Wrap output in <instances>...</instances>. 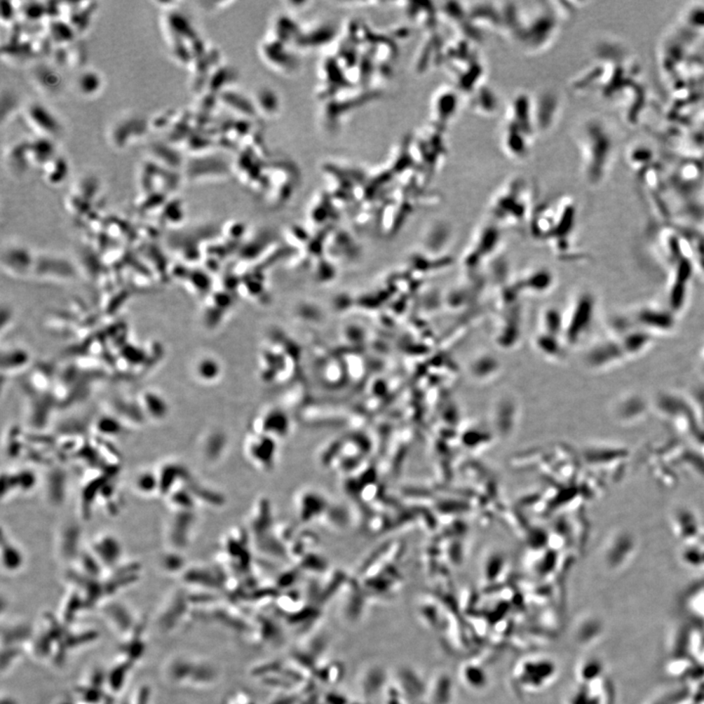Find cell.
<instances>
[{
  "label": "cell",
  "instance_id": "30bf717a",
  "mask_svg": "<svg viewBox=\"0 0 704 704\" xmlns=\"http://www.w3.org/2000/svg\"><path fill=\"white\" fill-rule=\"evenodd\" d=\"M22 654H23V649L22 647H2V654H1V672L2 674H5V672L9 671L10 669L13 668L15 663L21 658Z\"/></svg>",
  "mask_w": 704,
  "mask_h": 704
},
{
  "label": "cell",
  "instance_id": "5b68a950",
  "mask_svg": "<svg viewBox=\"0 0 704 704\" xmlns=\"http://www.w3.org/2000/svg\"><path fill=\"white\" fill-rule=\"evenodd\" d=\"M93 550L94 556L105 567H114L120 562L121 546L111 535H99L93 541Z\"/></svg>",
  "mask_w": 704,
  "mask_h": 704
},
{
  "label": "cell",
  "instance_id": "6da1fadb",
  "mask_svg": "<svg viewBox=\"0 0 704 704\" xmlns=\"http://www.w3.org/2000/svg\"><path fill=\"white\" fill-rule=\"evenodd\" d=\"M165 680L175 686H208L217 680V670L212 664L186 656H175L163 668Z\"/></svg>",
  "mask_w": 704,
  "mask_h": 704
},
{
  "label": "cell",
  "instance_id": "7a4b0ae2",
  "mask_svg": "<svg viewBox=\"0 0 704 704\" xmlns=\"http://www.w3.org/2000/svg\"><path fill=\"white\" fill-rule=\"evenodd\" d=\"M104 616L111 627L126 639L136 630L140 623L135 621V617L128 607L121 602H110L104 604Z\"/></svg>",
  "mask_w": 704,
  "mask_h": 704
},
{
  "label": "cell",
  "instance_id": "277c9868",
  "mask_svg": "<svg viewBox=\"0 0 704 704\" xmlns=\"http://www.w3.org/2000/svg\"><path fill=\"white\" fill-rule=\"evenodd\" d=\"M186 614H188V602L183 595L175 594L161 611L158 625L163 631H172L180 627Z\"/></svg>",
  "mask_w": 704,
  "mask_h": 704
},
{
  "label": "cell",
  "instance_id": "8992f818",
  "mask_svg": "<svg viewBox=\"0 0 704 704\" xmlns=\"http://www.w3.org/2000/svg\"><path fill=\"white\" fill-rule=\"evenodd\" d=\"M33 638V628L26 622H14L2 626L4 647H22L24 644H31Z\"/></svg>",
  "mask_w": 704,
  "mask_h": 704
},
{
  "label": "cell",
  "instance_id": "ba28073f",
  "mask_svg": "<svg viewBox=\"0 0 704 704\" xmlns=\"http://www.w3.org/2000/svg\"><path fill=\"white\" fill-rule=\"evenodd\" d=\"M2 565L7 572H16L24 565L21 549L10 539L2 540Z\"/></svg>",
  "mask_w": 704,
  "mask_h": 704
},
{
  "label": "cell",
  "instance_id": "52a82bcc",
  "mask_svg": "<svg viewBox=\"0 0 704 704\" xmlns=\"http://www.w3.org/2000/svg\"><path fill=\"white\" fill-rule=\"evenodd\" d=\"M133 665L130 661L123 658L107 672L106 685L111 693H118L123 690Z\"/></svg>",
  "mask_w": 704,
  "mask_h": 704
},
{
  "label": "cell",
  "instance_id": "3957f363",
  "mask_svg": "<svg viewBox=\"0 0 704 704\" xmlns=\"http://www.w3.org/2000/svg\"><path fill=\"white\" fill-rule=\"evenodd\" d=\"M458 107V95L453 89L441 88L433 96L431 101V116L435 121V126L442 130L443 126L455 116Z\"/></svg>",
  "mask_w": 704,
  "mask_h": 704
},
{
  "label": "cell",
  "instance_id": "9c48e42d",
  "mask_svg": "<svg viewBox=\"0 0 704 704\" xmlns=\"http://www.w3.org/2000/svg\"><path fill=\"white\" fill-rule=\"evenodd\" d=\"M135 488L140 494L151 495L160 492V480L157 473L142 472L136 477Z\"/></svg>",
  "mask_w": 704,
  "mask_h": 704
},
{
  "label": "cell",
  "instance_id": "7c38bea8",
  "mask_svg": "<svg viewBox=\"0 0 704 704\" xmlns=\"http://www.w3.org/2000/svg\"><path fill=\"white\" fill-rule=\"evenodd\" d=\"M1 704H19L12 696H2Z\"/></svg>",
  "mask_w": 704,
  "mask_h": 704
},
{
  "label": "cell",
  "instance_id": "8fae6325",
  "mask_svg": "<svg viewBox=\"0 0 704 704\" xmlns=\"http://www.w3.org/2000/svg\"><path fill=\"white\" fill-rule=\"evenodd\" d=\"M182 564V559H181L180 556H176V555H167L162 560L163 569H165V571L168 572V574L180 572L181 569L183 567Z\"/></svg>",
  "mask_w": 704,
  "mask_h": 704
}]
</instances>
